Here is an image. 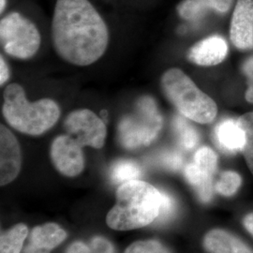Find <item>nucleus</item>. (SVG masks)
Instances as JSON below:
<instances>
[{
  "mask_svg": "<svg viewBox=\"0 0 253 253\" xmlns=\"http://www.w3.org/2000/svg\"><path fill=\"white\" fill-rule=\"evenodd\" d=\"M52 39L55 52L65 61L89 66L105 53L108 28L88 0H57Z\"/></svg>",
  "mask_w": 253,
  "mask_h": 253,
  "instance_id": "f257e3e1",
  "label": "nucleus"
},
{
  "mask_svg": "<svg viewBox=\"0 0 253 253\" xmlns=\"http://www.w3.org/2000/svg\"><path fill=\"white\" fill-rule=\"evenodd\" d=\"M117 202L107 215L112 229L127 231L149 225L157 219L161 208V190L145 181L122 183L117 190Z\"/></svg>",
  "mask_w": 253,
  "mask_h": 253,
  "instance_id": "f03ea898",
  "label": "nucleus"
},
{
  "mask_svg": "<svg viewBox=\"0 0 253 253\" xmlns=\"http://www.w3.org/2000/svg\"><path fill=\"white\" fill-rule=\"evenodd\" d=\"M2 113L9 126L28 135H41L54 126L60 117L58 104L51 99L29 102L18 84H9L3 95Z\"/></svg>",
  "mask_w": 253,
  "mask_h": 253,
  "instance_id": "7ed1b4c3",
  "label": "nucleus"
},
{
  "mask_svg": "<svg viewBox=\"0 0 253 253\" xmlns=\"http://www.w3.org/2000/svg\"><path fill=\"white\" fill-rule=\"evenodd\" d=\"M164 95L185 118L197 123L212 122L217 114L216 102L200 90L190 77L179 69H170L162 77Z\"/></svg>",
  "mask_w": 253,
  "mask_h": 253,
  "instance_id": "20e7f679",
  "label": "nucleus"
},
{
  "mask_svg": "<svg viewBox=\"0 0 253 253\" xmlns=\"http://www.w3.org/2000/svg\"><path fill=\"white\" fill-rule=\"evenodd\" d=\"M163 126V116L156 101L150 96H143L137 100L133 112L120 120L118 142L126 149L146 146L157 138Z\"/></svg>",
  "mask_w": 253,
  "mask_h": 253,
  "instance_id": "39448f33",
  "label": "nucleus"
},
{
  "mask_svg": "<svg viewBox=\"0 0 253 253\" xmlns=\"http://www.w3.org/2000/svg\"><path fill=\"white\" fill-rule=\"evenodd\" d=\"M0 42L6 54L28 59L40 49L41 35L29 19L18 12H11L0 21Z\"/></svg>",
  "mask_w": 253,
  "mask_h": 253,
  "instance_id": "423d86ee",
  "label": "nucleus"
},
{
  "mask_svg": "<svg viewBox=\"0 0 253 253\" xmlns=\"http://www.w3.org/2000/svg\"><path fill=\"white\" fill-rule=\"evenodd\" d=\"M68 135L81 146L101 148L106 139L107 129L101 118L88 109L73 111L64 121Z\"/></svg>",
  "mask_w": 253,
  "mask_h": 253,
  "instance_id": "0eeeda50",
  "label": "nucleus"
},
{
  "mask_svg": "<svg viewBox=\"0 0 253 253\" xmlns=\"http://www.w3.org/2000/svg\"><path fill=\"white\" fill-rule=\"evenodd\" d=\"M50 156L55 169L66 176L74 177L84 168L82 146L70 135H60L54 139Z\"/></svg>",
  "mask_w": 253,
  "mask_h": 253,
  "instance_id": "6e6552de",
  "label": "nucleus"
},
{
  "mask_svg": "<svg viewBox=\"0 0 253 253\" xmlns=\"http://www.w3.org/2000/svg\"><path fill=\"white\" fill-rule=\"evenodd\" d=\"M230 38L239 50L253 49V0H237L231 22Z\"/></svg>",
  "mask_w": 253,
  "mask_h": 253,
  "instance_id": "1a4fd4ad",
  "label": "nucleus"
},
{
  "mask_svg": "<svg viewBox=\"0 0 253 253\" xmlns=\"http://www.w3.org/2000/svg\"><path fill=\"white\" fill-rule=\"evenodd\" d=\"M21 150L16 137L8 127L0 126V184L14 180L21 169Z\"/></svg>",
  "mask_w": 253,
  "mask_h": 253,
  "instance_id": "9d476101",
  "label": "nucleus"
},
{
  "mask_svg": "<svg viewBox=\"0 0 253 253\" xmlns=\"http://www.w3.org/2000/svg\"><path fill=\"white\" fill-rule=\"evenodd\" d=\"M227 53L228 46L224 39L209 37L190 48L189 59L199 66H215L225 59Z\"/></svg>",
  "mask_w": 253,
  "mask_h": 253,
  "instance_id": "9b49d317",
  "label": "nucleus"
},
{
  "mask_svg": "<svg viewBox=\"0 0 253 253\" xmlns=\"http://www.w3.org/2000/svg\"><path fill=\"white\" fill-rule=\"evenodd\" d=\"M234 0H184L177 7L181 17L188 21H199L208 10L226 13L232 8Z\"/></svg>",
  "mask_w": 253,
  "mask_h": 253,
  "instance_id": "f8f14e48",
  "label": "nucleus"
},
{
  "mask_svg": "<svg viewBox=\"0 0 253 253\" xmlns=\"http://www.w3.org/2000/svg\"><path fill=\"white\" fill-rule=\"evenodd\" d=\"M204 244L211 253H253L241 240L223 230L210 231Z\"/></svg>",
  "mask_w": 253,
  "mask_h": 253,
  "instance_id": "ddd939ff",
  "label": "nucleus"
},
{
  "mask_svg": "<svg viewBox=\"0 0 253 253\" xmlns=\"http://www.w3.org/2000/svg\"><path fill=\"white\" fill-rule=\"evenodd\" d=\"M215 135L218 145L228 152L243 150L245 132L237 120L226 119L220 122L215 129Z\"/></svg>",
  "mask_w": 253,
  "mask_h": 253,
  "instance_id": "4468645a",
  "label": "nucleus"
},
{
  "mask_svg": "<svg viewBox=\"0 0 253 253\" xmlns=\"http://www.w3.org/2000/svg\"><path fill=\"white\" fill-rule=\"evenodd\" d=\"M66 236V232L57 224L46 223L33 229L27 250H52L62 243Z\"/></svg>",
  "mask_w": 253,
  "mask_h": 253,
  "instance_id": "2eb2a0df",
  "label": "nucleus"
},
{
  "mask_svg": "<svg viewBox=\"0 0 253 253\" xmlns=\"http://www.w3.org/2000/svg\"><path fill=\"white\" fill-rule=\"evenodd\" d=\"M185 177L195 190L199 199L203 203H208L213 196L212 174L201 169L195 163H190L185 168Z\"/></svg>",
  "mask_w": 253,
  "mask_h": 253,
  "instance_id": "dca6fc26",
  "label": "nucleus"
},
{
  "mask_svg": "<svg viewBox=\"0 0 253 253\" xmlns=\"http://www.w3.org/2000/svg\"><path fill=\"white\" fill-rule=\"evenodd\" d=\"M27 227L19 223L1 235L0 253H20L27 237Z\"/></svg>",
  "mask_w": 253,
  "mask_h": 253,
  "instance_id": "f3484780",
  "label": "nucleus"
},
{
  "mask_svg": "<svg viewBox=\"0 0 253 253\" xmlns=\"http://www.w3.org/2000/svg\"><path fill=\"white\" fill-rule=\"evenodd\" d=\"M172 125L178 142L183 148L190 150L197 145L199 142V135L196 129L190 125L186 118L180 116L175 117Z\"/></svg>",
  "mask_w": 253,
  "mask_h": 253,
  "instance_id": "a211bd4d",
  "label": "nucleus"
},
{
  "mask_svg": "<svg viewBox=\"0 0 253 253\" xmlns=\"http://www.w3.org/2000/svg\"><path fill=\"white\" fill-rule=\"evenodd\" d=\"M111 178L115 183H125L137 180L142 175V168L133 161L122 160L115 163L110 172Z\"/></svg>",
  "mask_w": 253,
  "mask_h": 253,
  "instance_id": "6ab92c4d",
  "label": "nucleus"
},
{
  "mask_svg": "<svg viewBox=\"0 0 253 253\" xmlns=\"http://www.w3.org/2000/svg\"><path fill=\"white\" fill-rule=\"evenodd\" d=\"M237 122L244 130L245 145L242 151L247 164L253 173V112L241 116Z\"/></svg>",
  "mask_w": 253,
  "mask_h": 253,
  "instance_id": "aec40b11",
  "label": "nucleus"
},
{
  "mask_svg": "<svg viewBox=\"0 0 253 253\" xmlns=\"http://www.w3.org/2000/svg\"><path fill=\"white\" fill-rule=\"evenodd\" d=\"M241 182V177L237 172L227 171L221 173L219 180L215 186V190L221 195L232 196L239 189Z\"/></svg>",
  "mask_w": 253,
  "mask_h": 253,
  "instance_id": "412c9836",
  "label": "nucleus"
},
{
  "mask_svg": "<svg viewBox=\"0 0 253 253\" xmlns=\"http://www.w3.org/2000/svg\"><path fill=\"white\" fill-rule=\"evenodd\" d=\"M194 163L204 171L213 175L217 169V155L210 147L203 146L195 153Z\"/></svg>",
  "mask_w": 253,
  "mask_h": 253,
  "instance_id": "4be33fe9",
  "label": "nucleus"
},
{
  "mask_svg": "<svg viewBox=\"0 0 253 253\" xmlns=\"http://www.w3.org/2000/svg\"><path fill=\"white\" fill-rule=\"evenodd\" d=\"M161 195L162 198L160 213L159 217L156 219L157 222L160 224L169 221L174 216L176 211V204L172 196L163 190H161Z\"/></svg>",
  "mask_w": 253,
  "mask_h": 253,
  "instance_id": "5701e85b",
  "label": "nucleus"
},
{
  "mask_svg": "<svg viewBox=\"0 0 253 253\" xmlns=\"http://www.w3.org/2000/svg\"><path fill=\"white\" fill-rule=\"evenodd\" d=\"M125 253H171L162 243L156 240L137 241L130 245Z\"/></svg>",
  "mask_w": 253,
  "mask_h": 253,
  "instance_id": "b1692460",
  "label": "nucleus"
},
{
  "mask_svg": "<svg viewBox=\"0 0 253 253\" xmlns=\"http://www.w3.org/2000/svg\"><path fill=\"white\" fill-rule=\"evenodd\" d=\"M160 163L168 170H179L183 165V159L177 152H165L160 157Z\"/></svg>",
  "mask_w": 253,
  "mask_h": 253,
  "instance_id": "393cba45",
  "label": "nucleus"
},
{
  "mask_svg": "<svg viewBox=\"0 0 253 253\" xmlns=\"http://www.w3.org/2000/svg\"><path fill=\"white\" fill-rule=\"evenodd\" d=\"M243 73L248 78V90L246 92V100L253 103V56L247 59L243 65Z\"/></svg>",
  "mask_w": 253,
  "mask_h": 253,
  "instance_id": "a878e982",
  "label": "nucleus"
},
{
  "mask_svg": "<svg viewBox=\"0 0 253 253\" xmlns=\"http://www.w3.org/2000/svg\"><path fill=\"white\" fill-rule=\"evenodd\" d=\"M90 249L92 253H115L113 245L107 239L100 236L94 237L92 239Z\"/></svg>",
  "mask_w": 253,
  "mask_h": 253,
  "instance_id": "bb28decb",
  "label": "nucleus"
},
{
  "mask_svg": "<svg viewBox=\"0 0 253 253\" xmlns=\"http://www.w3.org/2000/svg\"><path fill=\"white\" fill-rule=\"evenodd\" d=\"M66 253H92L90 247L86 246L83 242H74L71 245Z\"/></svg>",
  "mask_w": 253,
  "mask_h": 253,
  "instance_id": "cd10ccee",
  "label": "nucleus"
},
{
  "mask_svg": "<svg viewBox=\"0 0 253 253\" xmlns=\"http://www.w3.org/2000/svg\"><path fill=\"white\" fill-rule=\"evenodd\" d=\"M9 69L8 64L4 60L3 56H0V84L3 85L6 82L9 80Z\"/></svg>",
  "mask_w": 253,
  "mask_h": 253,
  "instance_id": "c85d7f7f",
  "label": "nucleus"
},
{
  "mask_svg": "<svg viewBox=\"0 0 253 253\" xmlns=\"http://www.w3.org/2000/svg\"><path fill=\"white\" fill-rule=\"evenodd\" d=\"M244 226L253 235V214H250L245 217Z\"/></svg>",
  "mask_w": 253,
  "mask_h": 253,
  "instance_id": "c756f323",
  "label": "nucleus"
},
{
  "mask_svg": "<svg viewBox=\"0 0 253 253\" xmlns=\"http://www.w3.org/2000/svg\"><path fill=\"white\" fill-rule=\"evenodd\" d=\"M5 6H6V0H1V3H0V12H3V10L5 9Z\"/></svg>",
  "mask_w": 253,
  "mask_h": 253,
  "instance_id": "7c9ffc66",
  "label": "nucleus"
},
{
  "mask_svg": "<svg viewBox=\"0 0 253 253\" xmlns=\"http://www.w3.org/2000/svg\"><path fill=\"white\" fill-rule=\"evenodd\" d=\"M42 250H27L26 251L27 253H43V252H41Z\"/></svg>",
  "mask_w": 253,
  "mask_h": 253,
  "instance_id": "2f4dec72",
  "label": "nucleus"
}]
</instances>
